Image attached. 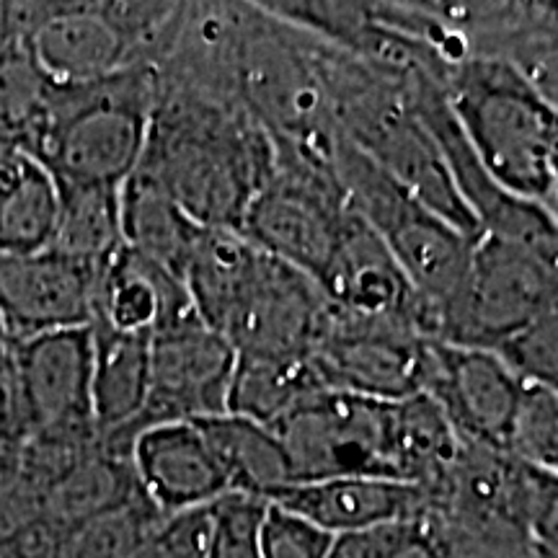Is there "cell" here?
I'll use <instances>...</instances> for the list:
<instances>
[{
  "instance_id": "cell-16",
  "label": "cell",
  "mask_w": 558,
  "mask_h": 558,
  "mask_svg": "<svg viewBox=\"0 0 558 558\" xmlns=\"http://www.w3.org/2000/svg\"><path fill=\"white\" fill-rule=\"evenodd\" d=\"M316 284L331 308L341 313L401 324L424 339L435 337V318L427 303L416 295L378 235L352 209Z\"/></svg>"
},
{
  "instance_id": "cell-12",
  "label": "cell",
  "mask_w": 558,
  "mask_h": 558,
  "mask_svg": "<svg viewBox=\"0 0 558 558\" xmlns=\"http://www.w3.org/2000/svg\"><path fill=\"white\" fill-rule=\"evenodd\" d=\"M11 407L0 432L19 437L96 427L90 407L94 341L88 326L5 341Z\"/></svg>"
},
{
  "instance_id": "cell-11",
  "label": "cell",
  "mask_w": 558,
  "mask_h": 558,
  "mask_svg": "<svg viewBox=\"0 0 558 558\" xmlns=\"http://www.w3.org/2000/svg\"><path fill=\"white\" fill-rule=\"evenodd\" d=\"M233 367L235 349L209 329L192 303L160 318L150 333L148 396L132 437L156 424L226 414Z\"/></svg>"
},
{
  "instance_id": "cell-5",
  "label": "cell",
  "mask_w": 558,
  "mask_h": 558,
  "mask_svg": "<svg viewBox=\"0 0 558 558\" xmlns=\"http://www.w3.org/2000/svg\"><path fill=\"white\" fill-rule=\"evenodd\" d=\"M228 86L277 143L318 153H331L337 145L324 45L259 3H241Z\"/></svg>"
},
{
  "instance_id": "cell-13",
  "label": "cell",
  "mask_w": 558,
  "mask_h": 558,
  "mask_svg": "<svg viewBox=\"0 0 558 558\" xmlns=\"http://www.w3.org/2000/svg\"><path fill=\"white\" fill-rule=\"evenodd\" d=\"M329 318V300L308 275L259 251L218 333L235 354L311 357Z\"/></svg>"
},
{
  "instance_id": "cell-1",
  "label": "cell",
  "mask_w": 558,
  "mask_h": 558,
  "mask_svg": "<svg viewBox=\"0 0 558 558\" xmlns=\"http://www.w3.org/2000/svg\"><path fill=\"white\" fill-rule=\"evenodd\" d=\"M202 228L239 230L275 166V140L239 101L156 78L140 158Z\"/></svg>"
},
{
  "instance_id": "cell-35",
  "label": "cell",
  "mask_w": 558,
  "mask_h": 558,
  "mask_svg": "<svg viewBox=\"0 0 558 558\" xmlns=\"http://www.w3.org/2000/svg\"><path fill=\"white\" fill-rule=\"evenodd\" d=\"M396 525H399V522L375 527V530H365V533L337 535V538L331 541L329 556L326 558H386L390 541H393Z\"/></svg>"
},
{
  "instance_id": "cell-38",
  "label": "cell",
  "mask_w": 558,
  "mask_h": 558,
  "mask_svg": "<svg viewBox=\"0 0 558 558\" xmlns=\"http://www.w3.org/2000/svg\"><path fill=\"white\" fill-rule=\"evenodd\" d=\"M0 341H5V331H3V324H0Z\"/></svg>"
},
{
  "instance_id": "cell-30",
  "label": "cell",
  "mask_w": 558,
  "mask_h": 558,
  "mask_svg": "<svg viewBox=\"0 0 558 558\" xmlns=\"http://www.w3.org/2000/svg\"><path fill=\"white\" fill-rule=\"evenodd\" d=\"M507 456L541 471H558V393L541 383H522L507 437Z\"/></svg>"
},
{
  "instance_id": "cell-20",
  "label": "cell",
  "mask_w": 558,
  "mask_h": 558,
  "mask_svg": "<svg viewBox=\"0 0 558 558\" xmlns=\"http://www.w3.org/2000/svg\"><path fill=\"white\" fill-rule=\"evenodd\" d=\"M94 373H90V407L104 448L128 456L150 378V333H124L104 324H90Z\"/></svg>"
},
{
  "instance_id": "cell-25",
  "label": "cell",
  "mask_w": 558,
  "mask_h": 558,
  "mask_svg": "<svg viewBox=\"0 0 558 558\" xmlns=\"http://www.w3.org/2000/svg\"><path fill=\"white\" fill-rule=\"evenodd\" d=\"M197 424L226 473L230 494L269 501L292 486L290 463L271 427L235 414L197 418Z\"/></svg>"
},
{
  "instance_id": "cell-19",
  "label": "cell",
  "mask_w": 558,
  "mask_h": 558,
  "mask_svg": "<svg viewBox=\"0 0 558 558\" xmlns=\"http://www.w3.org/2000/svg\"><path fill=\"white\" fill-rule=\"evenodd\" d=\"M267 505L311 522L333 538L429 514L424 488L383 476H344L292 484L277 492Z\"/></svg>"
},
{
  "instance_id": "cell-7",
  "label": "cell",
  "mask_w": 558,
  "mask_h": 558,
  "mask_svg": "<svg viewBox=\"0 0 558 558\" xmlns=\"http://www.w3.org/2000/svg\"><path fill=\"white\" fill-rule=\"evenodd\" d=\"M333 169L349 209L367 222L407 275L416 295L427 303L437 337L439 316L463 282L476 239H469L432 213L399 181L390 179L341 137L333 145Z\"/></svg>"
},
{
  "instance_id": "cell-4",
  "label": "cell",
  "mask_w": 558,
  "mask_h": 558,
  "mask_svg": "<svg viewBox=\"0 0 558 558\" xmlns=\"http://www.w3.org/2000/svg\"><path fill=\"white\" fill-rule=\"evenodd\" d=\"M153 104L150 65L88 83H52L32 153L62 186L120 190L145 153Z\"/></svg>"
},
{
  "instance_id": "cell-10",
  "label": "cell",
  "mask_w": 558,
  "mask_h": 558,
  "mask_svg": "<svg viewBox=\"0 0 558 558\" xmlns=\"http://www.w3.org/2000/svg\"><path fill=\"white\" fill-rule=\"evenodd\" d=\"M396 401L365 399L344 390H318L275 424L290 463L292 484L383 476L396 478Z\"/></svg>"
},
{
  "instance_id": "cell-36",
  "label": "cell",
  "mask_w": 558,
  "mask_h": 558,
  "mask_svg": "<svg viewBox=\"0 0 558 558\" xmlns=\"http://www.w3.org/2000/svg\"><path fill=\"white\" fill-rule=\"evenodd\" d=\"M21 452L24 442L9 432H0V499L21 481Z\"/></svg>"
},
{
  "instance_id": "cell-14",
  "label": "cell",
  "mask_w": 558,
  "mask_h": 558,
  "mask_svg": "<svg viewBox=\"0 0 558 558\" xmlns=\"http://www.w3.org/2000/svg\"><path fill=\"white\" fill-rule=\"evenodd\" d=\"M418 393L437 403L463 445L507 450L522 380L494 352L424 339Z\"/></svg>"
},
{
  "instance_id": "cell-24",
  "label": "cell",
  "mask_w": 558,
  "mask_h": 558,
  "mask_svg": "<svg viewBox=\"0 0 558 558\" xmlns=\"http://www.w3.org/2000/svg\"><path fill=\"white\" fill-rule=\"evenodd\" d=\"M190 303L184 282L122 246L99 275L94 320L114 331L153 333L160 318Z\"/></svg>"
},
{
  "instance_id": "cell-27",
  "label": "cell",
  "mask_w": 558,
  "mask_h": 558,
  "mask_svg": "<svg viewBox=\"0 0 558 558\" xmlns=\"http://www.w3.org/2000/svg\"><path fill=\"white\" fill-rule=\"evenodd\" d=\"M326 390L311 357H254L235 354L228 411L264 427H275L308 396Z\"/></svg>"
},
{
  "instance_id": "cell-2",
  "label": "cell",
  "mask_w": 558,
  "mask_h": 558,
  "mask_svg": "<svg viewBox=\"0 0 558 558\" xmlns=\"http://www.w3.org/2000/svg\"><path fill=\"white\" fill-rule=\"evenodd\" d=\"M445 101L481 169L525 202L558 207V111L505 60L469 58L450 68Z\"/></svg>"
},
{
  "instance_id": "cell-22",
  "label": "cell",
  "mask_w": 558,
  "mask_h": 558,
  "mask_svg": "<svg viewBox=\"0 0 558 558\" xmlns=\"http://www.w3.org/2000/svg\"><path fill=\"white\" fill-rule=\"evenodd\" d=\"M60 213V186L24 148H0V256L50 251Z\"/></svg>"
},
{
  "instance_id": "cell-28",
  "label": "cell",
  "mask_w": 558,
  "mask_h": 558,
  "mask_svg": "<svg viewBox=\"0 0 558 558\" xmlns=\"http://www.w3.org/2000/svg\"><path fill=\"white\" fill-rule=\"evenodd\" d=\"M58 186L60 213L50 251L90 269H104L124 246L120 190Z\"/></svg>"
},
{
  "instance_id": "cell-31",
  "label": "cell",
  "mask_w": 558,
  "mask_h": 558,
  "mask_svg": "<svg viewBox=\"0 0 558 558\" xmlns=\"http://www.w3.org/2000/svg\"><path fill=\"white\" fill-rule=\"evenodd\" d=\"M267 501L228 494L209 507L205 558H264L262 522Z\"/></svg>"
},
{
  "instance_id": "cell-26",
  "label": "cell",
  "mask_w": 558,
  "mask_h": 558,
  "mask_svg": "<svg viewBox=\"0 0 558 558\" xmlns=\"http://www.w3.org/2000/svg\"><path fill=\"white\" fill-rule=\"evenodd\" d=\"M143 497L128 456L101 448L47 492L39 520L65 533Z\"/></svg>"
},
{
  "instance_id": "cell-33",
  "label": "cell",
  "mask_w": 558,
  "mask_h": 558,
  "mask_svg": "<svg viewBox=\"0 0 558 558\" xmlns=\"http://www.w3.org/2000/svg\"><path fill=\"white\" fill-rule=\"evenodd\" d=\"M333 535L324 533L311 522L295 518L275 505H267L262 522L264 558H326Z\"/></svg>"
},
{
  "instance_id": "cell-9",
  "label": "cell",
  "mask_w": 558,
  "mask_h": 558,
  "mask_svg": "<svg viewBox=\"0 0 558 558\" xmlns=\"http://www.w3.org/2000/svg\"><path fill=\"white\" fill-rule=\"evenodd\" d=\"M558 262L520 243L478 235L463 282L437 324V341L494 352L556 311Z\"/></svg>"
},
{
  "instance_id": "cell-21",
  "label": "cell",
  "mask_w": 558,
  "mask_h": 558,
  "mask_svg": "<svg viewBox=\"0 0 558 558\" xmlns=\"http://www.w3.org/2000/svg\"><path fill=\"white\" fill-rule=\"evenodd\" d=\"M120 222L124 246L184 282V267L202 226L143 166L120 186Z\"/></svg>"
},
{
  "instance_id": "cell-34",
  "label": "cell",
  "mask_w": 558,
  "mask_h": 558,
  "mask_svg": "<svg viewBox=\"0 0 558 558\" xmlns=\"http://www.w3.org/2000/svg\"><path fill=\"white\" fill-rule=\"evenodd\" d=\"M209 507L166 518L128 558H205Z\"/></svg>"
},
{
  "instance_id": "cell-3",
  "label": "cell",
  "mask_w": 558,
  "mask_h": 558,
  "mask_svg": "<svg viewBox=\"0 0 558 558\" xmlns=\"http://www.w3.org/2000/svg\"><path fill=\"white\" fill-rule=\"evenodd\" d=\"M324 75L337 135L452 228L478 239L448 160L418 114L411 83L383 78L329 45H324Z\"/></svg>"
},
{
  "instance_id": "cell-32",
  "label": "cell",
  "mask_w": 558,
  "mask_h": 558,
  "mask_svg": "<svg viewBox=\"0 0 558 558\" xmlns=\"http://www.w3.org/2000/svg\"><path fill=\"white\" fill-rule=\"evenodd\" d=\"M494 354L522 383H541L556 388L558 380V313H548L530 324L518 337L505 341Z\"/></svg>"
},
{
  "instance_id": "cell-37",
  "label": "cell",
  "mask_w": 558,
  "mask_h": 558,
  "mask_svg": "<svg viewBox=\"0 0 558 558\" xmlns=\"http://www.w3.org/2000/svg\"><path fill=\"white\" fill-rule=\"evenodd\" d=\"M11 407V378H9V352H5V341H0V427L5 424Z\"/></svg>"
},
{
  "instance_id": "cell-8",
  "label": "cell",
  "mask_w": 558,
  "mask_h": 558,
  "mask_svg": "<svg viewBox=\"0 0 558 558\" xmlns=\"http://www.w3.org/2000/svg\"><path fill=\"white\" fill-rule=\"evenodd\" d=\"M347 215L349 205L333 169V153L275 140V166L267 184L251 199L239 233L264 254L318 282Z\"/></svg>"
},
{
  "instance_id": "cell-15",
  "label": "cell",
  "mask_w": 558,
  "mask_h": 558,
  "mask_svg": "<svg viewBox=\"0 0 558 558\" xmlns=\"http://www.w3.org/2000/svg\"><path fill=\"white\" fill-rule=\"evenodd\" d=\"M424 337L390 320L341 313L329 305L311 360L324 388L378 401H403L418 393Z\"/></svg>"
},
{
  "instance_id": "cell-6",
  "label": "cell",
  "mask_w": 558,
  "mask_h": 558,
  "mask_svg": "<svg viewBox=\"0 0 558 558\" xmlns=\"http://www.w3.org/2000/svg\"><path fill=\"white\" fill-rule=\"evenodd\" d=\"M181 3H0V37L19 39L52 83H88L150 65Z\"/></svg>"
},
{
  "instance_id": "cell-29",
  "label": "cell",
  "mask_w": 558,
  "mask_h": 558,
  "mask_svg": "<svg viewBox=\"0 0 558 558\" xmlns=\"http://www.w3.org/2000/svg\"><path fill=\"white\" fill-rule=\"evenodd\" d=\"M52 81L19 39L0 37V148H34Z\"/></svg>"
},
{
  "instance_id": "cell-17",
  "label": "cell",
  "mask_w": 558,
  "mask_h": 558,
  "mask_svg": "<svg viewBox=\"0 0 558 558\" xmlns=\"http://www.w3.org/2000/svg\"><path fill=\"white\" fill-rule=\"evenodd\" d=\"M101 269L54 251L0 256V324L5 341L90 326Z\"/></svg>"
},
{
  "instance_id": "cell-18",
  "label": "cell",
  "mask_w": 558,
  "mask_h": 558,
  "mask_svg": "<svg viewBox=\"0 0 558 558\" xmlns=\"http://www.w3.org/2000/svg\"><path fill=\"white\" fill-rule=\"evenodd\" d=\"M130 460L143 494L166 518L213 507L230 494L226 473L197 422L156 424L137 432Z\"/></svg>"
},
{
  "instance_id": "cell-23",
  "label": "cell",
  "mask_w": 558,
  "mask_h": 558,
  "mask_svg": "<svg viewBox=\"0 0 558 558\" xmlns=\"http://www.w3.org/2000/svg\"><path fill=\"white\" fill-rule=\"evenodd\" d=\"M163 520L166 514L145 494L65 533L47 527L37 518L0 548V558H128Z\"/></svg>"
}]
</instances>
